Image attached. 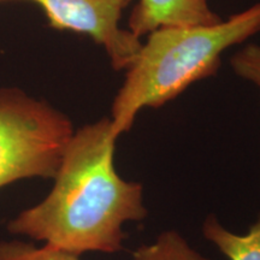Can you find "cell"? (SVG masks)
I'll use <instances>...</instances> for the list:
<instances>
[{"instance_id":"1","label":"cell","mask_w":260,"mask_h":260,"mask_svg":"<svg viewBox=\"0 0 260 260\" xmlns=\"http://www.w3.org/2000/svg\"><path fill=\"white\" fill-rule=\"evenodd\" d=\"M117 139L106 117L75 132L53 188L41 203L10 220L9 232L77 255L121 251L123 225L142 220L147 210L141 184L116 171Z\"/></svg>"},{"instance_id":"2","label":"cell","mask_w":260,"mask_h":260,"mask_svg":"<svg viewBox=\"0 0 260 260\" xmlns=\"http://www.w3.org/2000/svg\"><path fill=\"white\" fill-rule=\"evenodd\" d=\"M260 31V2L212 25L161 27L148 34L113 100L112 132H129L145 107L158 109L212 76L222 54Z\"/></svg>"},{"instance_id":"3","label":"cell","mask_w":260,"mask_h":260,"mask_svg":"<svg viewBox=\"0 0 260 260\" xmlns=\"http://www.w3.org/2000/svg\"><path fill=\"white\" fill-rule=\"evenodd\" d=\"M69 117L18 88L0 89V189L25 178H54L74 135Z\"/></svg>"},{"instance_id":"4","label":"cell","mask_w":260,"mask_h":260,"mask_svg":"<svg viewBox=\"0 0 260 260\" xmlns=\"http://www.w3.org/2000/svg\"><path fill=\"white\" fill-rule=\"evenodd\" d=\"M14 2V0H0ZM39 5L51 28L87 34L102 45L115 70L128 69L142 42L134 32L119 27L132 0H21Z\"/></svg>"},{"instance_id":"5","label":"cell","mask_w":260,"mask_h":260,"mask_svg":"<svg viewBox=\"0 0 260 260\" xmlns=\"http://www.w3.org/2000/svg\"><path fill=\"white\" fill-rule=\"evenodd\" d=\"M220 21L207 0H138L130 14L129 30L142 38L161 27L212 25Z\"/></svg>"},{"instance_id":"6","label":"cell","mask_w":260,"mask_h":260,"mask_svg":"<svg viewBox=\"0 0 260 260\" xmlns=\"http://www.w3.org/2000/svg\"><path fill=\"white\" fill-rule=\"evenodd\" d=\"M204 236L229 260H260V219L240 235L225 229L214 216L204 222Z\"/></svg>"},{"instance_id":"7","label":"cell","mask_w":260,"mask_h":260,"mask_svg":"<svg viewBox=\"0 0 260 260\" xmlns=\"http://www.w3.org/2000/svg\"><path fill=\"white\" fill-rule=\"evenodd\" d=\"M133 260H209L191 248L177 232L170 230L153 243L141 246L133 253Z\"/></svg>"},{"instance_id":"8","label":"cell","mask_w":260,"mask_h":260,"mask_svg":"<svg viewBox=\"0 0 260 260\" xmlns=\"http://www.w3.org/2000/svg\"><path fill=\"white\" fill-rule=\"evenodd\" d=\"M0 260H81L80 255L48 243L35 247L22 241H0Z\"/></svg>"},{"instance_id":"9","label":"cell","mask_w":260,"mask_h":260,"mask_svg":"<svg viewBox=\"0 0 260 260\" xmlns=\"http://www.w3.org/2000/svg\"><path fill=\"white\" fill-rule=\"evenodd\" d=\"M230 65L237 76L255 84L260 98V46L247 45L239 50L230 59Z\"/></svg>"}]
</instances>
